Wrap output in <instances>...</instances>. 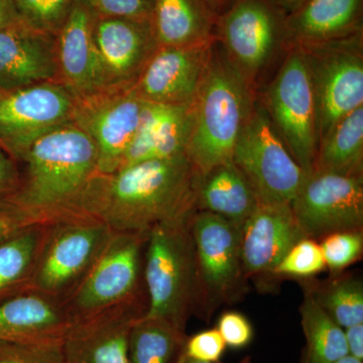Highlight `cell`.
<instances>
[{
  "instance_id": "obj_1",
  "label": "cell",
  "mask_w": 363,
  "mask_h": 363,
  "mask_svg": "<svg viewBox=\"0 0 363 363\" xmlns=\"http://www.w3.org/2000/svg\"><path fill=\"white\" fill-rule=\"evenodd\" d=\"M197 178L186 154L97 173L75 215L97 219L116 233L149 234L157 225L196 213Z\"/></svg>"
},
{
  "instance_id": "obj_2",
  "label": "cell",
  "mask_w": 363,
  "mask_h": 363,
  "mask_svg": "<svg viewBox=\"0 0 363 363\" xmlns=\"http://www.w3.org/2000/svg\"><path fill=\"white\" fill-rule=\"evenodd\" d=\"M20 166L21 183L11 206L28 223L50 224L76 214L98 173L97 150L89 136L69 123L33 143Z\"/></svg>"
},
{
  "instance_id": "obj_3",
  "label": "cell",
  "mask_w": 363,
  "mask_h": 363,
  "mask_svg": "<svg viewBox=\"0 0 363 363\" xmlns=\"http://www.w3.org/2000/svg\"><path fill=\"white\" fill-rule=\"evenodd\" d=\"M192 217L152 228L143 266L145 315L164 320L182 332L193 315L211 316L191 230Z\"/></svg>"
},
{
  "instance_id": "obj_4",
  "label": "cell",
  "mask_w": 363,
  "mask_h": 363,
  "mask_svg": "<svg viewBox=\"0 0 363 363\" xmlns=\"http://www.w3.org/2000/svg\"><path fill=\"white\" fill-rule=\"evenodd\" d=\"M255 105L252 86L215 39L206 76L194 102L187 155L198 174L230 161Z\"/></svg>"
},
{
  "instance_id": "obj_5",
  "label": "cell",
  "mask_w": 363,
  "mask_h": 363,
  "mask_svg": "<svg viewBox=\"0 0 363 363\" xmlns=\"http://www.w3.org/2000/svg\"><path fill=\"white\" fill-rule=\"evenodd\" d=\"M112 235L113 231L108 226L87 215H71L48 224L32 292L63 304L85 278Z\"/></svg>"
},
{
  "instance_id": "obj_6",
  "label": "cell",
  "mask_w": 363,
  "mask_h": 363,
  "mask_svg": "<svg viewBox=\"0 0 363 363\" xmlns=\"http://www.w3.org/2000/svg\"><path fill=\"white\" fill-rule=\"evenodd\" d=\"M231 161L259 204H291L309 176L294 159L264 105L255 101Z\"/></svg>"
},
{
  "instance_id": "obj_7",
  "label": "cell",
  "mask_w": 363,
  "mask_h": 363,
  "mask_svg": "<svg viewBox=\"0 0 363 363\" xmlns=\"http://www.w3.org/2000/svg\"><path fill=\"white\" fill-rule=\"evenodd\" d=\"M147 235L113 233L85 278L64 301L73 322L147 298L143 278Z\"/></svg>"
},
{
  "instance_id": "obj_8",
  "label": "cell",
  "mask_w": 363,
  "mask_h": 363,
  "mask_svg": "<svg viewBox=\"0 0 363 363\" xmlns=\"http://www.w3.org/2000/svg\"><path fill=\"white\" fill-rule=\"evenodd\" d=\"M290 47L262 105L294 159L311 175L319 147L316 99L304 54Z\"/></svg>"
},
{
  "instance_id": "obj_9",
  "label": "cell",
  "mask_w": 363,
  "mask_h": 363,
  "mask_svg": "<svg viewBox=\"0 0 363 363\" xmlns=\"http://www.w3.org/2000/svg\"><path fill=\"white\" fill-rule=\"evenodd\" d=\"M298 47L312 78L320 142L341 119L363 106L362 30Z\"/></svg>"
},
{
  "instance_id": "obj_10",
  "label": "cell",
  "mask_w": 363,
  "mask_h": 363,
  "mask_svg": "<svg viewBox=\"0 0 363 363\" xmlns=\"http://www.w3.org/2000/svg\"><path fill=\"white\" fill-rule=\"evenodd\" d=\"M283 16L271 0H235L216 21L215 39L252 88L286 42Z\"/></svg>"
},
{
  "instance_id": "obj_11",
  "label": "cell",
  "mask_w": 363,
  "mask_h": 363,
  "mask_svg": "<svg viewBox=\"0 0 363 363\" xmlns=\"http://www.w3.org/2000/svg\"><path fill=\"white\" fill-rule=\"evenodd\" d=\"M75 97L59 82L4 93L0 98V147L21 164L47 133L72 123Z\"/></svg>"
},
{
  "instance_id": "obj_12",
  "label": "cell",
  "mask_w": 363,
  "mask_h": 363,
  "mask_svg": "<svg viewBox=\"0 0 363 363\" xmlns=\"http://www.w3.org/2000/svg\"><path fill=\"white\" fill-rule=\"evenodd\" d=\"M191 230L212 314L219 305L238 302L247 290L240 228L218 215L197 210L191 220Z\"/></svg>"
},
{
  "instance_id": "obj_13",
  "label": "cell",
  "mask_w": 363,
  "mask_h": 363,
  "mask_svg": "<svg viewBox=\"0 0 363 363\" xmlns=\"http://www.w3.org/2000/svg\"><path fill=\"white\" fill-rule=\"evenodd\" d=\"M145 104L130 88L75 98L72 123L94 143L98 173L111 174L121 168L140 125Z\"/></svg>"
},
{
  "instance_id": "obj_14",
  "label": "cell",
  "mask_w": 363,
  "mask_h": 363,
  "mask_svg": "<svg viewBox=\"0 0 363 363\" xmlns=\"http://www.w3.org/2000/svg\"><path fill=\"white\" fill-rule=\"evenodd\" d=\"M304 238L362 230L363 178L313 172L291 202Z\"/></svg>"
},
{
  "instance_id": "obj_15",
  "label": "cell",
  "mask_w": 363,
  "mask_h": 363,
  "mask_svg": "<svg viewBox=\"0 0 363 363\" xmlns=\"http://www.w3.org/2000/svg\"><path fill=\"white\" fill-rule=\"evenodd\" d=\"M92 38L104 90L133 87L160 47L149 20L94 16Z\"/></svg>"
},
{
  "instance_id": "obj_16",
  "label": "cell",
  "mask_w": 363,
  "mask_h": 363,
  "mask_svg": "<svg viewBox=\"0 0 363 363\" xmlns=\"http://www.w3.org/2000/svg\"><path fill=\"white\" fill-rule=\"evenodd\" d=\"M214 45L215 38L200 44L159 47L130 89L150 104H194Z\"/></svg>"
},
{
  "instance_id": "obj_17",
  "label": "cell",
  "mask_w": 363,
  "mask_h": 363,
  "mask_svg": "<svg viewBox=\"0 0 363 363\" xmlns=\"http://www.w3.org/2000/svg\"><path fill=\"white\" fill-rule=\"evenodd\" d=\"M147 311V298L76 320L63 339L66 363H128V334Z\"/></svg>"
},
{
  "instance_id": "obj_18",
  "label": "cell",
  "mask_w": 363,
  "mask_h": 363,
  "mask_svg": "<svg viewBox=\"0 0 363 363\" xmlns=\"http://www.w3.org/2000/svg\"><path fill=\"white\" fill-rule=\"evenodd\" d=\"M58 82L56 37L23 21L0 30V88L4 93Z\"/></svg>"
},
{
  "instance_id": "obj_19",
  "label": "cell",
  "mask_w": 363,
  "mask_h": 363,
  "mask_svg": "<svg viewBox=\"0 0 363 363\" xmlns=\"http://www.w3.org/2000/svg\"><path fill=\"white\" fill-rule=\"evenodd\" d=\"M241 257L247 279L274 276L286 252L304 238L291 204H259L240 228Z\"/></svg>"
},
{
  "instance_id": "obj_20",
  "label": "cell",
  "mask_w": 363,
  "mask_h": 363,
  "mask_svg": "<svg viewBox=\"0 0 363 363\" xmlns=\"http://www.w3.org/2000/svg\"><path fill=\"white\" fill-rule=\"evenodd\" d=\"M193 121L194 104L167 105L145 102L140 125L121 168L186 154L192 133Z\"/></svg>"
},
{
  "instance_id": "obj_21",
  "label": "cell",
  "mask_w": 363,
  "mask_h": 363,
  "mask_svg": "<svg viewBox=\"0 0 363 363\" xmlns=\"http://www.w3.org/2000/svg\"><path fill=\"white\" fill-rule=\"evenodd\" d=\"M94 16L77 0L57 35L58 82L75 98L104 90L93 44Z\"/></svg>"
},
{
  "instance_id": "obj_22",
  "label": "cell",
  "mask_w": 363,
  "mask_h": 363,
  "mask_svg": "<svg viewBox=\"0 0 363 363\" xmlns=\"http://www.w3.org/2000/svg\"><path fill=\"white\" fill-rule=\"evenodd\" d=\"M73 320L59 301L37 292L0 305V343L63 341Z\"/></svg>"
},
{
  "instance_id": "obj_23",
  "label": "cell",
  "mask_w": 363,
  "mask_h": 363,
  "mask_svg": "<svg viewBox=\"0 0 363 363\" xmlns=\"http://www.w3.org/2000/svg\"><path fill=\"white\" fill-rule=\"evenodd\" d=\"M362 0H308L285 18L290 45L319 44L362 30Z\"/></svg>"
},
{
  "instance_id": "obj_24",
  "label": "cell",
  "mask_w": 363,
  "mask_h": 363,
  "mask_svg": "<svg viewBox=\"0 0 363 363\" xmlns=\"http://www.w3.org/2000/svg\"><path fill=\"white\" fill-rule=\"evenodd\" d=\"M196 194L198 210L218 215L240 228L259 204L250 183L231 160L198 174Z\"/></svg>"
},
{
  "instance_id": "obj_25",
  "label": "cell",
  "mask_w": 363,
  "mask_h": 363,
  "mask_svg": "<svg viewBox=\"0 0 363 363\" xmlns=\"http://www.w3.org/2000/svg\"><path fill=\"white\" fill-rule=\"evenodd\" d=\"M216 21L205 0H155L152 25L160 47L214 39Z\"/></svg>"
},
{
  "instance_id": "obj_26",
  "label": "cell",
  "mask_w": 363,
  "mask_h": 363,
  "mask_svg": "<svg viewBox=\"0 0 363 363\" xmlns=\"http://www.w3.org/2000/svg\"><path fill=\"white\" fill-rule=\"evenodd\" d=\"M48 224H30L0 242V305L32 292Z\"/></svg>"
},
{
  "instance_id": "obj_27",
  "label": "cell",
  "mask_w": 363,
  "mask_h": 363,
  "mask_svg": "<svg viewBox=\"0 0 363 363\" xmlns=\"http://www.w3.org/2000/svg\"><path fill=\"white\" fill-rule=\"evenodd\" d=\"M314 172L362 177L363 106L341 119L320 140Z\"/></svg>"
},
{
  "instance_id": "obj_28",
  "label": "cell",
  "mask_w": 363,
  "mask_h": 363,
  "mask_svg": "<svg viewBox=\"0 0 363 363\" xmlns=\"http://www.w3.org/2000/svg\"><path fill=\"white\" fill-rule=\"evenodd\" d=\"M187 338L186 332L169 322L145 314L133 322L128 334V363H169Z\"/></svg>"
},
{
  "instance_id": "obj_29",
  "label": "cell",
  "mask_w": 363,
  "mask_h": 363,
  "mask_svg": "<svg viewBox=\"0 0 363 363\" xmlns=\"http://www.w3.org/2000/svg\"><path fill=\"white\" fill-rule=\"evenodd\" d=\"M300 314L310 362L333 363L348 354L344 329L318 304L309 290L305 292Z\"/></svg>"
},
{
  "instance_id": "obj_30",
  "label": "cell",
  "mask_w": 363,
  "mask_h": 363,
  "mask_svg": "<svg viewBox=\"0 0 363 363\" xmlns=\"http://www.w3.org/2000/svg\"><path fill=\"white\" fill-rule=\"evenodd\" d=\"M309 291L318 304L343 329L363 323L362 279L353 277L335 279Z\"/></svg>"
},
{
  "instance_id": "obj_31",
  "label": "cell",
  "mask_w": 363,
  "mask_h": 363,
  "mask_svg": "<svg viewBox=\"0 0 363 363\" xmlns=\"http://www.w3.org/2000/svg\"><path fill=\"white\" fill-rule=\"evenodd\" d=\"M21 20L57 37L68 20L75 0H13Z\"/></svg>"
},
{
  "instance_id": "obj_32",
  "label": "cell",
  "mask_w": 363,
  "mask_h": 363,
  "mask_svg": "<svg viewBox=\"0 0 363 363\" xmlns=\"http://www.w3.org/2000/svg\"><path fill=\"white\" fill-rule=\"evenodd\" d=\"M326 267L321 247L317 240L304 238L288 252L274 269V276L309 278Z\"/></svg>"
},
{
  "instance_id": "obj_33",
  "label": "cell",
  "mask_w": 363,
  "mask_h": 363,
  "mask_svg": "<svg viewBox=\"0 0 363 363\" xmlns=\"http://www.w3.org/2000/svg\"><path fill=\"white\" fill-rule=\"evenodd\" d=\"M320 247L326 267H328L332 274H338L362 257V230L340 231L329 234L322 238Z\"/></svg>"
},
{
  "instance_id": "obj_34",
  "label": "cell",
  "mask_w": 363,
  "mask_h": 363,
  "mask_svg": "<svg viewBox=\"0 0 363 363\" xmlns=\"http://www.w3.org/2000/svg\"><path fill=\"white\" fill-rule=\"evenodd\" d=\"M0 363H66L63 341L0 343Z\"/></svg>"
},
{
  "instance_id": "obj_35",
  "label": "cell",
  "mask_w": 363,
  "mask_h": 363,
  "mask_svg": "<svg viewBox=\"0 0 363 363\" xmlns=\"http://www.w3.org/2000/svg\"><path fill=\"white\" fill-rule=\"evenodd\" d=\"M96 18L152 21L155 0H77Z\"/></svg>"
},
{
  "instance_id": "obj_36",
  "label": "cell",
  "mask_w": 363,
  "mask_h": 363,
  "mask_svg": "<svg viewBox=\"0 0 363 363\" xmlns=\"http://www.w3.org/2000/svg\"><path fill=\"white\" fill-rule=\"evenodd\" d=\"M226 350V344L216 328L209 329L188 337L181 352L200 362H218Z\"/></svg>"
},
{
  "instance_id": "obj_37",
  "label": "cell",
  "mask_w": 363,
  "mask_h": 363,
  "mask_svg": "<svg viewBox=\"0 0 363 363\" xmlns=\"http://www.w3.org/2000/svg\"><path fill=\"white\" fill-rule=\"evenodd\" d=\"M216 329L220 333L226 346L234 350L247 347L253 338L252 324L241 313H223L219 318Z\"/></svg>"
},
{
  "instance_id": "obj_38",
  "label": "cell",
  "mask_w": 363,
  "mask_h": 363,
  "mask_svg": "<svg viewBox=\"0 0 363 363\" xmlns=\"http://www.w3.org/2000/svg\"><path fill=\"white\" fill-rule=\"evenodd\" d=\"M20 183V164L0 147V207H11Z\"/></svg>"
},
{
  "instance_id": "obj_39",
  "label": "cell",
  "mask_w": 363,
  "mask_h": 363,
  "mask_svg": "<svg viewBox=\"0 0 363 363\" xmlns=\"http://www.w3.org/2000/svg\"><path fill=\"white\" fill-rule=\"evenodd\" d=\"M30 224L14 208L0 207V242Z\"/></svg>"
},
{
  "instance_id": "obj_40",
  "label": "cell",
  "mask_w": 363,
  "mask_h": 363,
  "mask_svg": "<svg viewBox=\"0 0 363 363\" xmlns=\"http://www.w3.org/2000/svg\"><path fill=\"white\" fill-rule=\"evenodd\" d=\"M348 354L363 360V323L352 325L344 329Z\"/></svg>"
},
{
  "instance_id": "obj_41",
  "label": "cell",
  "mask_w": 363,
  "mask_h": 363,
  "mask_svg": "<svg viewBox=\"0 0 363 363\" xmlns=\"http://www.w3.org/2000/svg\"><path fill=\"white\" fill-rule=\"evenodd\" d=\"M21 21L13 0H0V30L16 25Z\"/></svg>"
},
{
  "instance_id": "obj_42",
  "label": "cell",
  "mask_w": 363,
  "mask_h": 363,
  "mask_svg": "<svg viewBox=\"0 0 363 363\" xmlns=\"http://www.w3.org/2000/svg\"><path fill=\"white\" fill-rule=\"evenodd\" d=\"M271 1L278 7L281 13L289 16L300 9L308 0H271Z\"/></svg>"
},
{
  "instance_id": "obj_43",
  "label": "cell",
  "mask_w": 363,
  "mask_h": 363,
  "mask_svg": "<svg viewBox=\"0 0 363 363\" xmlns=\"http://www.w3.org/2000/svg\"><path fill=\"white\" fill-rule=\"evenodd\" d=\"M208 6L211 9L215 14L221 13L222 9H225L228 4H230L231 0H205Z\"/></svg>"
},
{
  "instance_id": "obj_44",
  "label": "cell",
  "mask_w": 363,
  "mask_h": 363,
  "mask_svg": "<svg viewBox=\"0 0 363 363\" xmlns=\"http://www.w3.org/2000/svg\"><path fill=\"white\" fill-rule=\"evenodd\" d=\"M175 363H219V362H200V360L192 359V358L186 357L185 354L181 352L179 353L178 357H177ZM238 363H252V357H245L242 358Z\"/></svg>"
},
{
  "instance_id": "obj_45",
  "label": "cell",
  "mask_w": 363,
  "mask_h": 363,
  "mask_svg": "<svg viewBox=\"0 0 363 363\" xmlns=\"http://www.w3.org/2000/svg\"><path fill=\"white\" fill-rule=\"evenodd\" d=\"M333 363H363L362 360L357 359V358L353 357L352 355L347 354L345 357L339 358Z\"/></svg>"
},
{
  "instance_id": "obj_46",
  "label": "cell",
  "mask_w": 363,
  "mask_h": 363,
  "mask_svg": "<svg viewBox=\"0 0 363 363\" xmlns=\"http://www.w3.org/2000/svg\"><path fill=\"white\" fill-rule=\"evenodd\" d=\"M301 363H311L310 362L309 357H308L307 352H306L305 348L302 351V357H301Z\"/></svg>"
},
{
  "instance_id": "obj_47",
  "label": "cell",
  "mask_w": 363,
  "mask_h": 363,
  "mask_svg": "<svg viewBox=\"0 0 363 363\" xmlns=\"http://www.w3.org/2000/svg\"><path fill=\"white\" fill-rule=\"evenodd\" d=\"M4 91L1 90V88H0V98L4 96Z\"/></svg>"
}]
</instances>
